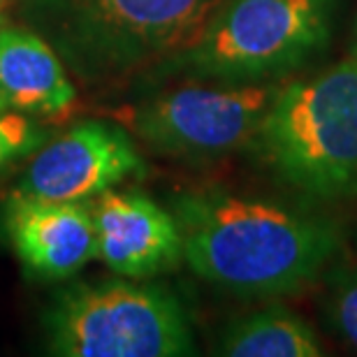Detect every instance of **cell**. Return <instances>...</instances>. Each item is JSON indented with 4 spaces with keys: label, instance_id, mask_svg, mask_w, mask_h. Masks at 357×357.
I'll return each mask as SVG.
<instances>
[{
    "label": "cell",
    "instance_id": "obj_1",
    "mask_svg": "<svg viewBox=\"0 0 357 357\" xmlns=\"http://www.w3.org/2000/svg\"><path fill=\"white\" fill-rule=\"evenodd\" d=\"M174 218L190 269L239 299L306 290L344 241L341 227L309 206L227 190L185 192L174 199Z\"/></svg>",
    "mask_w": 357,
    "mask_h": 357
},
{
    "label": "cell",
    "instance_id": "obj_2",
    "mask_svg": "<svg viewBox=\"0 0 357 357\" xmlns=\"http://www.w3.org/2000/svg\"><path fill=\"white\" fill-rule=\"evenodd\" d=\"M278 181L302 195L357 197V59L276 89L253 139Z\"/></svg>",
    "mask_w": 357,
    "mask_h": 357
},
{
    "label": "cell",
    "instance_id": "obj_3",
    "mask_svg": "<svg viewBox=\"0 0 357 357\" xmlns=\"http://www.w3.org/2000/svg\"><path fill=\"white\" fill-rule=\"evenodd\" d=\"M337 0H223L162 73L227 84L278 82L304 68L332 38Z\"/></svg>",
    "mask_w": 357,
    "mask_h": 357
},
{
    "label": "cell",
    "instance_id": "obj_4",
    "mask_svg": "<svg viewBox=\"0 0 357 357\" xmlns=\"http://www.w3.org/2000/svg\"><path fill=\"white\" fill-rule=\"evenodd\" d=\"M63 357H178L195 353L190 320L162 285L112 278L68 288L45 316Z\"/></svg>",
    "mask_w": 357,
    "mask_h": 357
},
{
    "label": "cell",
    "instance_id": "obj_5",
    "mask_svg": "<svg viewBox=\"0 0 357 357\" xmlns=\"http://www.w3.org/2000/svg\"><path fill=\"white\" fill-rule=\"evenodd\" d=\"M223 0H61L54 40L79 75L160 66L202 33Z\"/></svg>",
    "mask_w": 357,
    "mask_h": 357
},
{
    "label": "cell",
    "instance_id": "obj_6",
    "mask_svg": "<svg viewBox=\"0 0 357 357\" xmlns=\"http://www.w3.org/2000/svg\"><path fill=\"white\" fill-rule=\"evenodd\" d=\"M276 82L185 84L128 109L126 123L155 153L181 160H213L253 144Z\"/></svg>",
    "mask_w": 357,
    "mask_h": 357
},
{
    "label": "cell",
    "instance_id": "obj_7",
    "mask_svg": "<svg viewBox=\"0 0 357 357\" xmlns=\"http://www.w3.org/2000/svg\"><path fill=\"white\" fill-rule=\"evenodd\" d=\"M142 155L123 128L79 121L42 149L17 192L56 202H86L123 178L142 174Z\"/></svg>",
    "mask_w": 357,
    "mask_h": 357
},
{
    "label": "cell",
    "instance_id": "obj_8",
    "mask_svg": "<svg viewBox=\"0 0 357 357\" xmlns=\"http://www.w3.org/2000/svg\"><path fill=\"white\" fill-rule=\"evenodd\" d=\"M98 258L114 274L142 281L174 269L183 260V239L174 213L137 190H105L91 206Z\"/></svg>",
    "mask_w": 357,
    "mask_h": 357
},
{
    "label": "cell",
    "instance_id": "obj_9",
    "mask_svg": "<svg viewBox=\"0 0 357 357\" xmlns=\"http://www.w3.org/2000/svg\"><path fill=\"white\" fill-rule=\"evenodd\" d=\"M5 230L24 267L45 281H63L98 258L91 206L14 192L5 206Z\"/></svg>",
    "mask_w": 357,
    "mask_h": 357
},
{
    "label": "cell",
    "instance_id": "obj_10",
    "mask_svg": "<svg viewBox=\"0 0 357 357\" xmlns=\"http://www.w3.org/2000/svg\"><path fill=\"white\" fill-rule=\"evenodd\" d=\"M75 100V86L61 59L40 35L0 28V112L56 116Z\"/></svg>",
    "mask_w": 357,
    "mask_h": 357
},
{
    "label": "cell",
    "instance_id": "obj_11",
    "mask_svg": "<svg viewBox=\"0 0 357 357\" xmlns=\"http://www.w3.org/2000/svg\"><path fill=\"white\" fill-rule=\"evenodd\" d=\"M323 353L316 330L281 304L232 320L218 341V355L230 357H318Z\"/></svg>",
    "mask_w": 357,
    "mask_h": 357
},
{
    "label": "cell",
    "instance_id": "obj_12",
    "mask_svg": "<svg viewBox=\"0 0 357 357\" xmlns=\"http://www.w3.org/2000/svg\"><path fill=\"white\" fill-rule=\"evenodd\" d=\"M325 316L332 330L357 351V265L353 262L327 267Z\"/></svg>",
    "mask_w": 357,
    "mask_h": 357
},
{
    "label": "cell",
    "instance_id": "obj_13",
    "mask_svg": "<svg viewBox=\"0 0 357 357\" xmlns=\"http://www.w3.org/2000/svg\"><path fill=\"white\" fill-rule=\"evenodd\" d=\"M10 155H14V151H12V146L7 144V139H5V135H3V130H0V165L10 158Z\"/></svg>",
    "mask_w": 357,
    "mask_h": 357
},
{
    "label": "cell",
    "instance_id": "obj_14",
    "mask_svg": "<svg viewBox=\"0 0 357 357\" xmlns=\"http://www.w3.org/2000/svg\"><path fill=\"white\" fill-rule=\"evenodd\" d=\"M351 56L357 59V19H355V26H353V42H351Z\"/></svg>",
    "mask_w": 357,
    "mask_h": 357
},
{
    "label": "cell",
    "instance_id": "obj_15",
    "mask_svg": "<svg viewBox=\"0 0 357 357\" xmlns=\"http://www.w3.org/2000/svg\"><path fill=\"white\" fill-rule=\"evenodd\" d=\"M5 26V7H3V3H0V28Z\"/></svg>",
    "mask_w": 357,
    "mask_h": 357
}]
</instances>
